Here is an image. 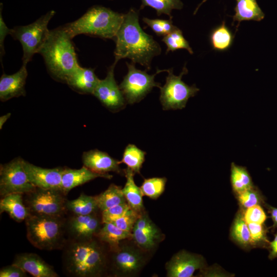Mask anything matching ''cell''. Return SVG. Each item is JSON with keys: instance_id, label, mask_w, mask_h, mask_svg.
Segmentation results:
<instances>
[{"instance_id": "cell-1", "label": "cell", "mask_w": 277, "mask_h": 277, "mask_svg": "<svg viewBox=\"0 0 277 277\" xmlns=\"http://www.w3.org/2000/svg\"><path fill=\"white\" fill-rule=\"evenodd\" d=\"M138 12L131 8L124 14V19L114 40L116 46L114 52V62L127 58L134 64H139L151 69L153 57L161 54V46L153 38L145 32L139 23Z\"/></svg>"}, {"instance_id": "cell-2", "label": "cell", "mask_w": 277, "mask_h": 277, "mask_svg": "<svg viewBox=\"0 0 277 277\" xmlns=\"http://www.w3.org/2000/svg\"><path fill=\"white\" fill-rule=\"evenodd\" d=\"M95 236L85 241L67 240L63 250L62 262L64 273L73 277H93L101 275L107 267L104 249Z\"/></svg>"}, {"instance_id": "cell-3", "label": "cell", "mask_w": 277, "mask_h": 277, "mask_svg": "<svg viewBox=\"0 0 277 277\" xmlns=\"http://www.w3.org/2000/svg\"><path fill=\"white\" fill-rule=\"evenodd\" d=\"M44 58L47 70L55 80L66 83L80 66L72 42L64 27L50 30L38 53Z\"/></svg>"}, {"instance_id": "cell-4", "label": "cell", "mask_w": 277, "mask_h": 277, "mask_svg": "<svg viewBox=\"0 0 277 277\" xmlns=\"http://www.w3.org/2000/svg\"><path fill=\"white\" fill-rule=\"evenodd\" d=\"M124 14L109 8L94 6L77 20L67 24L64 28L72 39L79 34L114 39L123 21Z\"/></svg>"}, {"instance_id": "cell-5", "label": "cell", "mask_w": 277, "mask_h": 277, "mask_svg": "<svg viewBox=\"0 0 277 277\" xmlns=\"http://www.w3.org/2000/svg\"><path fill=\"white\" fill-rule=\"evenodd\" d=\"M65 220V216L30 214L25 221L27 238L38 249L62 250L67 241Z\"/></svg>"}, {"instance_id": "cell-6", "label": "cell", "mask_w": 277, "mask_h": 277, "mask_svg": "<svg viewBox=\"0 0 277 277\" xmlns=\"http://www.w3.org/2000/svg\"><path fill=\"white\" fill-rule=\"evenodd\" d=\"M55 13L54 10L49 11L29 25L10 29V34L22 45L23 64L27 65L33 55L38 53L49 35L48 25Z\"/></svg>"}, {"instance_id": "cell-7", "label": "cell", "mask_w": 277, "mask_h": 277, "mask_svg": "<svg viewBox=\"0 0 277 277\" xmlns=\"http://www.w3.org/2000/svg\"><path fill=\"white\" fill-rule=\"evenodd\" d=\"M60 190L36 187L23 195L30 214L37 215L65 216L67 199Z\"/></svg>"}, {"instance_id": "cell-8", "label": "cell", "mask_w": 277, "mask_h": 277, "mask_svg": "<svg viewBox=\"0 0 277 277\" xmlns=\"http://www.w3.org/2000/svg\"><path fill=\"white\" fill-rule=\"evenodd\" d=\"M168 73L166 83L161 87L160 100L163 110L182 109L185 107L189 98L194 96L200 90L195 84L189 86L182 80L188 73L185 65L179 75L173 73V69H165Z\"/></svg>"}, {"instance_id": "cell-9", "label": "cell", "mask_w": 277, "mask_h": 277, "mask_svg": "<svg viewBox=\"0 0 277 277\" xmlns=\"http://www.w3.org/2000/svg\"><path fill=\"white\" fill-rule=\"evenodd\" d=\"M128 72L119 87L127 103L132 104L140 102L153 87L160 88L161 84L154 80L155 75L164 70L157 69L155 74L150 75L146 71L136 68L135 64L126 62Z\"/></svg>"}, {"instance_id": "cell-10", "label": "cell", "mask_w": 277, "mask_h": 277, "mask_svg": "<svg viewBox=\"0 0 277 277\" xmlns=\"http://www.w3.org/2000/svg\"><path fill=\"white\" fill-rule=\"evenodd\" d=\"M24 159L16 157L0 166V195L24 194L36 187L29 181L23 166Z\"/></svg>"}, {"instance_id": "cell-11", "label": "cell", "mask_w": 277, "mask_h": 277, "mask_svg": "<svg viewBox=\"0 0 277 277\" xmlns=\"http://www.w3.org/2000/svg\"><path fill=\"white\" fill-rule=\"evenodd\" d=\"M116 64L114 62L108 69L106 77L100 80L93 93L106 108L113 112L124 109L127 104L114 78V70Z\"/></svg>"}, {"instance_id": "cell-12", "label": "cell", "mask_w": 277, "mask_h": 277, "mask_svg": "<svg viewBox=\"0 0 277 277\" xmlns=\"http://www.w3.org/2000/svg\"><path fill=\"white\" fill-rule=\"evenodd\" d=\"M95 213L86 215L70 214L66 217L65 230L67 240L85 241L95 236L101 227Z\"/></svg>"}, {"instance_id": "cell-13", "label": "cell", "mask_w": 277, "mask_h": 277, "mask_svg": "<svg viewBox=\"0 0 277 277\" xmlns=\"http://www.w3.org/2000/svg\"><path fill=\"white\" fill-rule=\"evenodd\" d=\"M205 267L204 259L200 255L182 250L166 263L167 275L169 277H190L198 269Z\"/></svg>"}, {"instance_id": "cell-14", "label": "cell", "mask_w": 277, "mask_h": 277, "mask_svg": "<svg viewBox=\"0 0 277 277\" xmlns=\"http://www.w3.org/2000/svg\"><path fill=\"white\" fill-rule=\"evenodd\" d=\"M23 166L29 181L35 187L61 190L64 168H42L24 160Z\"/></svg>"}, {"instance_id": "cell-15", "label": "cell", "mask_w": 277, "mask_h": 277, "mask_svg": "<svg viewBox=\"0 0 277 277\" xmlns=\"http://www.w3.org/2000/svg\"><path fill=\"white\" fill-rule=\"evenodd\" d=\"M82 159L83 166L95 173L108 174V172H114L124 174L120 167V161L105 152L96 149L90 150L84 152Z\"/></svg>"}, {"instance_id": "cell-16", "label": "cell", "mask_w": 277, "mask_h": 277, "mask_svg": "<svg viewBox=\"0 0 277 277\" xmlns=\"http://www.w3.org/2000/svg\"><path fill=\"white\" fill-rule=\"evenodd\" d=\"M35 277H58L53 267L37 254L23 252L16 254L12 263Z\"/></svg>"}, {"instance_id": "cell-17", "label": "cell", "mask_w": 277, "mask_h": 277, "mask_svg": "<svg viewBox=\"0 0 277 277\" xmlns=\"http://www.w3.org/2000/svg\"><path fill=\"white\" fill-rule=\"evenodd\" d=\"M27 65L23 64L16 73H4L0 78V100L6 102L13 97L26 95L25 84L28 75Z\"/></svg>"}, {"instance_id": "cell-18", "label": "cell", "mask_w": 277, "mask_h": 277, "mask_svg": "<svg viewBox=\"0 0 277 277\" xmlns=\"http://www.w3.org/2000/svg\"><path fill=\"white\" fill-rule=\"evenodd\" d=\"M132 232V238L135 242L144 249L153 248L160 236L158 228L145 213L140 214Z\"/></svg>"}, {"instance_id": "cell-19", "label": "cell", "mask_w": 277, "mask_h": 277, "mask_svg": "<svg viewBox=\"0 0 277 277\" xmlns=\"http://www.w3.org/2000/svg\"><path fill=\"white\" fill-rule=\"evenodd\" d=\"M112 264L116 272L124 274L134 273L140 269L143 263L142 256L134 249L120 248L111 250Z\"/></svg>"}, {"instance_id": "cell-20", "label": "cell", "mask_w": 277, "mask_h": 277, "mask_svg": "<svg viewBox=\"0 0 277 277\" xmlns=\"http://www.w3.org/2000/svg\"><path fill=\"white\" fill-rule=\"evenodd\" d=\"M97 177L110 179L112 175L95 173L84 166L78 169L65 167L62 174L61 190L66 195L74 188Z\"/></svg>"}, {"instance_id": "cell-21", "label": "cell", "mask_w": 277, "mask_h": 277, "mask_svg": "<svg viewBox=\"0 0 277 277\" xmlns=\"http://www.w3.org/2000/svg\"><path fill=\"white\" fill-rule=\"evenodd\" d=\"M100 80L94 69L80 66L68 78L66 83L79 93L93 94Z\"/></svg>"}, {"instance_id": "cell-22", "label": "cell", "mask_w": 277, "mask_h": 277, "mask_svg": "<svg viewBox=\"0 0 277 277\" xmlns=\"http://www.w3.org/2000/svg\"><path fill=\"white\" fill-rule=\"evenodd\" d=\"M6 212L17 222L25 221L30 214L21 193H11L1 197L0 213Z\"/></svg>"}, {"instance_id": "cell-23", "label": "cell", "mask_w": 277, "mask_h": 277, "mask_svg": "<svg viewBox=\"0 0 277 277\" xmlns=\"http://www.w3.org/2000/svg\"><path fill=\"white\" fill-rule=\"evenodd\" d=\"M124 174L126 179L122 191L126 200L131 208L138 213H141L144 208L143 196L144 194L140 187L135 183V173L129 168L125 169Z\"/></svg>"}, {"instance_id": "cell-24", "label": "cell", "mask_w": 277, "mask_h": 277, "mask_svg": "<svg viewBox=\"0 0 277 277\" xmlns=\"http://www.w3.org/2000/svg\"><path fill=\"white\" fill-rule=\"evenodd\" d=\"M235 14L233 22L240 23L244 21H261L265 14L256 2V0H235Z\"/></svg>"}, {"instance_id": "cell-25", "label": "cell", "mask_w": 277, "mask_h": 277, "mask_svg": "<svg viewBox=\"0 0 277 277\" xmlns=\"http://www.w3.org/2000/svg\"><path fill=\"white\" fill-rule=\"evenodd\" d=\"M230 235L232 241L241 248L247 249L253 247L250 232L242 208L238 211L234 219Z\"/></svg>"}, {"instance_id": "cell-26", "label": "cell", "mask_w": 277, "mask_h": 277, "mask_svg": "<svg viewBox=\"0 0 277 277\" xmlns=\"http://www.w3.org/2000/svg\"><path fill=\"white\" fill-rule=\"evenodd\" d=\"M95 236L113 250L119 247L121 241L132 237V234L119 228L112 223H107L103 224Z\"/></svg>"}, {"instance_id": "cell-27", "label": "cell", "mask_w": 277, "mask_h": 277, "mask_svg": "<svg viewBox=\"0 0 277 277\" xmlns=\"http://www.w3.org/2000/svg\"><path fill=\"white\" fill-rule=\"evenodd\" d=\"M66 208L67 213L78 215H86L96 213L99 209L94 196L82 193L76 199L67 200Z\"/></svg>"}, {"instance_id": "cell-28", "label": "cell", "mask_w": 277, "mask_h": 277, "mask_svg": "<svg viewBox=\"0 0 277 277\" xmlns=\"http://www.w3.org/2000/svg\"><path fill=\"white\" fill-rule=\"evenodd\" d=\"M94 196L101 211L127 202L122 188L114 184H111L106 190Z\"/></svg>"}, {"instance_id": "cell-29", "label": "cell", "mask_w": 277, "mask_h": 277, "mask_svg": "<svg viewBox=\"0 0 277 277\" xmlns=\"http://www.w3.org/2000/svg\"><path fill=\"white\" fill-rule=\"evenodd\" d=\"M234 35L223 21L219 26L213 29L210 34V41L214 50L224 51L232 45Z\"/></svg>"}, {"instance_id": "cell-30", "label": "cell", "mask_w": 277, "mask_h": 277, "mask_svg": "<svg viewBox=\"0 0 277 277\" xmlns=\"http://www.w3.org/2000/svg\"><path fill=\"white\" fill-rule=\"evenodd\" d=\"M231 183L234 193H238L254 186L247 169L232 163Z\"/></svg>"}, {"instance_id": "cell-31", "label": "cell", "mask_w": 277, "mask_h": 277, "mask_svg": "<svg viewBox=\"0 0 277 277\" xmlns=\"http://www.w3.org/2000/svg\"><path fill=\"white\" fill-rule=\"evenodd\" d=\"M146 152L135 145L129 144L125 148L120 164L124 163L135 173H140V170L145 160Z\"/></svg>"}, {"instance_id": "cell-32", "label": "cell", "mask_w": 277, "mask_h": 277, "mask_svg": "<svg viewBox=\"0 0 277 277\" xmlns=\"http://www.w3.org/2000/svg\"><path fill=\"white\" fill-rule=\"evenodd\" d=\"M140 10L149 6L154 9L158 16L164 14L172 18L171 12L173 9L181 10L183 4L181 0H141Z\"/></svg>"}, {"instance_id": "cell-33", "label": "cell", "mask_w": 277, "mask_h": 277, "mask_svg": "<svg viewBox=\"0 0 277 277\" xmlns=\"http://www.w3.org/2000/svg\"><path fill=\"white\" fill-rule=\"evenodd\" d=\"M235 195L241 208L243 210L253 206L261 205L265 203L264 196L259 189L255 186L236 193Z\"/></svg>"}, {"instance_id": "cell-34", "label": "cell", "mask_w": 277, "mask_h": 277, "mask_svg": "<svg viewBox=\"0 0 277 277\" xmlns=\"http://www.w3.org/2000/svg\"><path fill=\"white\" fill-rule=\"evenodd\" d=\"M162 41L167 46L166 53L180 49H186L191 54L193 53L188 42L185 38L182 31L179 28L164 36Z\"/></svg>"}, {"instance_id": "cell-35", "label": "cell", "mask_w": 277, "mask_h": 277, "mask_svg": "<svg viewBox=\"0 0 277 277\" xmlns=\"http://www.w3.org/2000/svg\"><path fill=\"white\" fill-rule=\"evenodd\" d=\"M167 182L166 177H151L145 179L140 187L144 195L156 199L164 191Z\"/></svg>"}, {"instance_id": "cell-36", "label": "cell", "mask_w": 277, "mask_h": 277, "mask_svg": "<svg viewBox=\"0 0 277 277\" xmlns=\"http://www.w3.org/2000/svg\"><path fill=\"white\" fill-rule=\"evenodd\" d=\"M143 21L158 36H165L178 28L173 24L171 18L169 19H150L143 17Z\"/></svg>"}, {"instance_id": "cell-37", "label": "cell", "mask_w": 277, "mask_h": 277, "mask_svg": "<svg viewBox=\"0 0 277 277\" xmlns=\"http://www.w3.org/2000/svg\"><path fill=\"white\" fill-rule=\"evenodd\" d=\"M250 232L253 247H268L269 244L267 236V229L263 224L247 223Z\"/></svg>"}, {"instance_id": "cell-38", "label": "cell", "mask_w": 277, "mask_h": 277, "mask_svg": "<svg viewBox=\"0 0 277 277\" xmlns=\"http://www.w3.org/2000/svg\"><path fill=\"white\" fill-rule=\"evenodd\" d=\"M131 209L127 202L106 209L102 211V223H112L127 214Z\"/></svg>"}, {"instance_id": "cell-39", "label": "cell", "mask_w": 277, "mask_h": 277, "mask_svg": "<svg viewBox=\"0 0 277 277\" xmlns=\"http://www.w3.org/2000/svg\"><path fill=\"white\" fill-rule=\"evenodd\" d=\"M244 217L247 223L263 224L267 218L261 205H255L243 210Z\"/></svg>"}, {"instance_id": "cell-40", "label": "cell", "mask_w": 277, "mask_h": 277, "mask_svg": "<svg viewBox=\"0 0 277 277\" xmlns=\"http://www.w3.org/2000/svg\"><path fill=\"white\" fill-rule=\"evenodd\" d=\"M140 214L131 209L127 214L117 219L112 223L123 230L131 232Z\"/></svg>"}, {"instance_id": "cell-41", "label": "cell", "mask_w": 277, "mask_h": 277, "mask_svg": "<svg viewBox=\"0 0 277 277\" xmlns=\"http://www.w3.org/2000/svg\"><path fill=\"white\" fill-rule=\"evenodd\" d=\"M27 272L13 264L2 267L0 270V277H26Z\"/></svg>"}, {"instance_id": "cell-42", "label": "cell", "mask_w": 277, "mask_h": 277, "mask_svg": "<svg viewBox=\"0 0 277 277\" xmlns=\"http://www.w3.org/2000/svg\"><path fill=\"white\" fill-rule=\"evenodd\" d=\"M2 4H1L0 11V55L2 62V57L5 53L4 41L7 35L10 32V29L6 26L2 15Z\"/></svg>"}, {"instance_id": "cell-43", "label": "cell", "mask_w": 277, "mask_h": 277, "mask_svg": "<svg viewBox=\"0 0 277 277\" xmlns=\"http://www.w3.org/2000/svg\"><path fill=\"white\" fill-rule=\"evenodd\" d=\"M267 248L269 252L268 258L270 260L277 258V232L274 235L273 240L269 242Z\"/></svg>"}, {"instance_id": "cell-44", "label": "cell", "mask_w": 277, "mask_h": 277, "mask_svg": "<svg viewBox=\"0 0 277 277\" xmlns=\"http://www.w3.org/2000/svg\"><path fill=\"white\" fill-rule=\"evenodd\" d=\"M265 206L268 209V212L271 214V217L273 222V228H277V208L270 206L267 204H265Z\"/></svg>"}, {"instance_id": "cell-45", "label": "cell", "mask_w": 277, "mask_h": 277, "mask_svg": "<svg viewBox=\"0 0 277 277\" xmlns=\"http://www.w3.org/2000/svg\"><path fill=\"white\" fill-rule=\"evenodd\" d=\"M11 113H8L0 117V129H2L4 124L6 122L8 118L10 117Z\"/></svg>"}, {"instance_id": "cell-46", "label": "cell", "mask_w": 277, "mask_h": 277, "mask_svg": "<svg viewBox=\"0 0 277 277\" xmlns=\"http://www.w3.org/2000/svg\"><path fill=\"white\" fill-rule=\"evenodd\" d=\"M207 1V0H203L202 2L198 5V6L197 7V8L195 9L194 12V14H195L196 12L197 11L199 8L200 7V6L203 4L205 2H206Z\"/></svg>"}]
</instances>
